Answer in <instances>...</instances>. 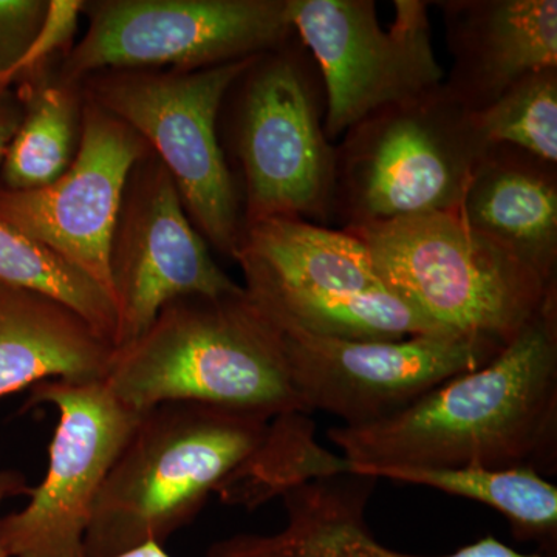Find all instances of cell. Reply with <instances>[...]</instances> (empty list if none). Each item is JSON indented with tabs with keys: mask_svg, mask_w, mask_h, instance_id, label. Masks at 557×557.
Returning <instances> with one entry per match:
<instances>
[{
	"mask_svg": "<svg viewBox=\"0 0 557 557\" xmlns=\"http://www.w3.org/2000/svg\"><path fill=\"white\" fill-rule=\"evenodd\" d=\"M289 456L287 417L203 403L146 410L102 486L84 557L163 545L200 515L212 494L230 505L259 507L284 491Z\"/></svg>",
	"mask_w": 557,
	"mask_h": 557,
	"instance_id": "6da1fadb",
	"label": "cell"
},
{
	"mask_svg": "<svg viewBox=\"0 0 557 557\" xmlns=\"http://www.w3.org/2000/svg\"><path fill=\"white\" fill-rule=\"evenodd\" d=\"M347 474L384 468L557 471V289L482 368L362 426L330 428Z\"/></svg>",
	"mask_w": 557,
	"mask_h": 557,
	"instance_id": "7a4b0ae2",
	"label": "cell"
},
{
	"mask_svg": "<svg viewBox=\"0 0 557 557\" xmlns=\"http://www.w3.org/2000/svg\"><path fill=\"white\" fill-rule=\"evenodd\" d=\"M106 384L139 413L203 403L267 418L307 416L281 332L245 288L166 304L135 343L115 351Z\"/></svg>",
	"mask_w": 557,
	"mask_h": 557,
	"instance_id": "3957f363",
	"label": "cell"
},
{
	"mask_svg": "<svg viewBox=\"0 0 557 557\" xmlns=\"http://www.w3.org/2000/svg\"><path fill=\"white\" fill-rule=\"evenodd\" d=\"M384 287L440 327L507 346L557 284L472 228L460 208L344 226Z\"/></svg>",
	"mask_w": 557,
	"mask_h": 557,
	"instance_id": "277c9868",
	"label": "cell"
},
{
	"mask_svg": "<svg viewBox=\"0 0 557 557\" xmlns=\"http://www.w3.org/2000/svg\"><path fill=\"white\" fill-rule=\"evenodd\" d=\"M230 94L244 225L276 218H333L336 146L324 131L321 73L298 36L256 57Z\"/></svg>",
	"mask_w": 557,
	"mask_h": 557,
	"instance_id": "5b68a950",
	"label": "cell"
},
{
	"mask_svg": "<svg viewBox=\"0 0 557 557\" xmlns=\"http://www.w3.org/2000/svg\"><path fill=\"white\" fill-rule=\"evenodd\" d=\"M487 148L445 83L376 110L336 146L333 215L348 226L458 209Z\"/></svg>",
	"mask_w": 557,
	"mask_h": 557,
	"instance_id": "8992f818",
	"label": "cell"
},
{
	"mask_svg": "<svg viewBox=\"0 0 557 557\" xmlns=\"http://www.w3.org/2000/svg\"><path fill=\"white\" fill-rule=\"evenodd\" d=\"M255 58L199 70H106L79 84L86 100L146 139L174 178L200 236L233 260L244 211L218 121L226 94Z\"/></svg>",
	"mask_w": 557,
	"mask_h": 557,
	"instance_id": "52a82bcc",
	"label": "cell"
},
{
	"mask_svg": "<svg viewBox=\"0 0 557 557\" xmlns=\"http://www.w3.org/2000/svg\"><path fill=\"white\" fill-rule=\"evenodd\" d=\"M58 69L69 84L106 70H199L258 57L295 38L288 0H102Z\"/></svg>",
	"mask_w": 557,
	"mask_h": 557,
	"instance_id": "ba28073f",
	"label": "cell"
},
{
	"mask_svg": "<svg viewBox=\"0 0 557 557\" xmlns=\"http://www.w3.org/2000/svg\"><path fill=\"white\" fill-rule=\"evenodd\" d=\"M394 5V24L383 28L373 0H288L293 30L321 73L332 143L370 113L445 83L432 47L431 2Z\"/></svg>",
	"mask_w": 557,
	"mask_h": 557,
	"instance_id": "9c48e42d",
	"label": "cell"
},
{
	"mask_svg": "<svg viewBox=\"0 0 557 557\" xmlns=\"http://www.w3.org/2000/svg\"><path fill=\"white\" fill-rule=\"evenodd\" d=\"M44 405L58 410L47 472L27 505L0 519V545L7 557H84L95 505L141 413L106 381H44L24 410Z\"/></svg>",
	"mask_w": 557,
	"mask_h": 557,
	"instance_id": "30bf717a",
	"label": "cell"
},
{
	"mask_svg": "<svg viewBox=\"0 0 557 557\" xmlns=\"http://www.w3.org/2000/svg\"><path fill=\"white\" fill-rule=\"evenodd\" d=\"M274 325L307 413L324 410L343 418L346 426L394 416L440 384L487 364L504 348L493 341L454 333L347 341L295 325Z\"/></svg>",
	"mask_w": 557,
	"mask_h": 557,
	"instance_id": "8fae6325",
	"label": "cell"
},
{
	"mask_svg": "<svg viewBox=\"0 0 557 557\" xmlns=\"http://www.w3.org/2000/svg\"><path fill=\"white\" fill-rule=\"evenodd\" d=\"M115 348L135 343L166 304L185 296L244 289L212 259L159 157L150 152L127 178L109 252Z\"/></svg>",
	"mask_w": 557,
	"mask_h": 557,
	"instance_id": "7c38bea8",
	"label": "cell"
},
{
	"mask_svg": "<svg viewBox=\"0 0 557 557\" xmlns=\"http://www.w3.org/2000/svg\"><path fill=\"white\" fill-rule=\"evenodd\" d=\"M150 152L129 124L84 98L83 134L69 170L44 188L0 186V222L53 249L112 299L110 242L131 171Z\"/></svg>",
	"mask_w": 557,
	"mask_h": 557,
	"instance_id": "4fadbf2b",
	"label": "cell"
},
{
	"mask_svg": "<svg viewBox=\"0 0 557 557\" xmlns=\"http://www.w3.org/2000/svg\"><path fill=\"white\" fill-rule=\"evenodd\" d=\"M443 13L454 58L446 89L472 113L518 81L557 67L556 0H448Z\"/></svg>",
	"mask_w": 557,
	"mask_h": 557,
	"instance_id": "5bb4252c",
	"label": "cell"
},
{
	"mask_svg": "<svg viewBox=\"0 0 557 557\" xmlns=\"http://www.w3.org/2000/svg\"><path fill=\"white\" fill-rule=\"evenodd\" d=\"M379 480L358 474L311 479L282 494L287 523L274 534L240 533L214 542L205 557H555L516 552L486 536L443 556L397 552L373 536L366 519Z\"/></svg>",
	"mask_w": 557,
	"mask_h": 557,
	"instance_id": "9a60e30c",
	"label": "cell"
},
{
	"mask_svg": "<svg viewBox=\"0 0 557 557\" xmlns=\"http://www.w3.org/2000/svg\"><path fill=\"white\" fill-rule=\"evenodd\" d=\"M480 234L507 249L547 284H557V164L491 145L460 207Z\"/></svg>",
	"mask_w": 557,
	"mask_h": 557,
	"instance_id": "2e32d148",
	"label": "cell"
},
{
	"mask_svg": "<svg viewBox=\"0 0 557 557\" xmlns=\"http://www.w3.org/2000/svg\"><path fill=\"white\" fill-rule=\"evenodd\" d=\"M115 351L60 300L0 284V398L44 381H106Z\"/></svg>",
	"mask_w": 557,
	"mask_h": 557,
	"instance_id": "e0dca14e",
	"label": "cell"
},
{
	"mask_svg": "<svg viewBox=\"0 0 557 557\" xmlns=\"http://www.w3.org/2000/svg\"><path fill=\"white\" fill-rule=\"evenodd\" d=\"M234 260L244 273L245 287L310 296L386 288L357 236L302 219L247 223Z\"/></svg>",
	"mask_w": 557,
	"mask_h": 557,
	"instance_id": "ac0fdd59",
	"label": "cell"
},
{
	"mask_svg": "<svg viewBox=\"0 0 557 557\" xmlns=\"http://www.w3.org/2000/svg\"><path fill=\"white\" fill-rule=\"evenodd\" d=\"M244 288L271 321L330 338L397 341L453 333L440 327L388 288L327 296L245 285Z\"/></svg>",
	"mask_w": 557,
	"mask_h": 557,
	"instance_id": "d6986e66",
	"label": "cell"
},
{
	"mask_svg": "<svg viewBox=\"0 0 557 557\" xmlns=\"http://www.w3.org/2000/svg\"><path fill=\"white\" fill-rule=\"evenodd\" d=\"M368 478L434 487L496 509L519 542H536L552 556L557 544V487L530 468H384Z\"/></svg>",
	"mask_w": 557,
	"mask_h": 557,
	"instance_id": "ffe728a7",
	"label": "cell"
},
{
	"mask_svg": "<svg viewBox=\"0 0 557 557\" xmlns=\"http://www.w3.org/2000/svg\"><path fill=\"white\" fill-rule=\"evenodd\" d=\"M24 104V119L0 166V186L13 190L44 188L69 170L83 134L84 95L58 70L46 78L13 89Z\"/></svg>",
	"mask_w": 557,
	"mask_h": 557,
	"instance_id": "44dd1931",
	"label": "cell"
},
{
	"mask_svg": "<svg viewBox=\"0 0 557 557\" xmlns=\"http://www.w3.org/2000/svg\"><path fill=\"white\" fill-rule=\"evenodd\" d=\"M0 284L60 300L115 346V307L89 274L53 249L0 222Z\"/></svg>",
	"mask_w": 557,
	"mask_h": 557,
	"instance_id": "7402d4cb",
	"label": "cell"
},
{
	"mask_svg": "<svg viewBox=\"0 0 557 557\" xmlns=\"http://www.w3.org/2000/svg\"><path fill=\"white\" fill-rule=\"evenodd\" d=\"M487 145H507L557 164V67L537 70L474 113Z\"/></svg>",
	"mask_w": 557,
	"mask_h": 557,
	"instance_id": "603a6c76",
	"label": "cell"
},
{
	"mask_svg": "<svg viewBox=\"0 0 557 557\" xmlns=\"http://www.w3.org/2000/svg\"><path fill=\"white\" fill-rule=\"evenodd\" d=\"M83 0H49L46 21L22 60L0 78V91L13 90L57 72L75 46Z\"/></svg>",
	"mask_w": 557,
	"mask_h": 557,
	"instance_id": "cb8c5ba5",
	"label": "cell"
},
{
	"mask_svg": "<svg viewBox=\"0 0 557 557\" xmlns=\"http://www.w3.org/2000/svg\"><path fill=\"white\" fill-rule=\"evenodd\" d=\"M47 10L49 0H0V78L30 49Z\"/></svg>",
	"mask_w": 557,
	"mask_h": 557,
	"instance_id": "d4e9b609",
	"label": "cell"
},
{
	"mask_svg": "<svg viewBox=\"0 0 557 557\" xmlns=\"http://www.w3.org/2000/svg\"><path fill=\"white\" fill-rule=\"evenodd\" d=\"M22 119H24V104H22L17 91H0V166H2L11 141L16 137Z\"/></svg>",
	"mask_w": 557,
	"mask_h": 557,
	"instance_id": "484cf974",
	"label": "cell"
},
{
	"mask_svg": "<svg viewBox=\"0 0 557 557\" xmlns=\"http://www.w3.org/2000/svg\"><path fill=\"white\" fill-rule=\"evenodd\" d=\"M32 486L22 472L16 469L0 468V505L13 497L28 496ZM0 557H7L0 545Z\"/></svg>",
	"mask_w": 557,
	"mask_h": 557,
	"instance_id": "4316f807",
	"label": "cell"
},
{
	"mask_svg": "<svg viewBox=\"0 0 557 557\" xmlns=\"http://www.w3.org/2000/svg\"><path fill=\"white\" fill-rule=\"evenodd\" d=\"M113 557H171L166 549L160 544H146L143 547L129 549V552L121 553Z\"/></svg>",
	"mask_w": 557,
	"mask_h": 557,
	"instance_id": "83f0119b",
	"label": "cell"
}]
</instances>
